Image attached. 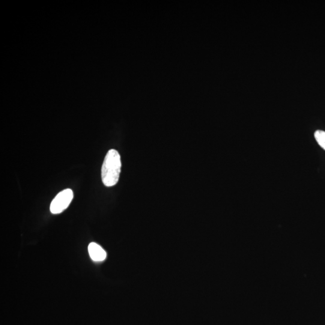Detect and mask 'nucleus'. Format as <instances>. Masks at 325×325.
Segmentation results:
<instances>
[{
  "instance_id": "f257e3e1",
  "label": "nucleus",
  "mask_w": 325,
  "mask_h": 325,
  "mask_svg": "<svg viewBox=\"0 0 325 325\" xmlns=\"http://www.w3.org/2000/svg\"><path fill=\"white\" fill-rule=\"evenodd\" d=\"M121 169V156L115 150L107 153L101 168V178L106 187H112L118 183Z\"/></svg>"
},
{
  "instance_id": "f03ea898",
  "label": "nucleus",
  "mask_w": 325,
  "mask_h": 325,
  "mask_svg": "<svg viewBox=\"0 0 325 325\" xmlns=\"http://www.w3.org/2000/svg\"><path fill=\"white\" fill-rule=\"evenodd\" d=\"M74 198L72 190L65 189L57 195L50 205V211L53 214L61 213L69 207Z\"/></svg>"
},
{
  "instance_id": "7ed1b4c3",
  "label": "nucleus",
  "mask_w": 325,
  "mask_h": 325,
  "mask_svg": "<svg viewBox=\"0 0 325 325\" xmlns=\"http://www.w3.org/2000/svg\"><path fill=\"white\" fill-rule=\"evenodd\" d=\"M88 251L91 258L94 261H103L106 258V252L102 247L96 243L92 242L89 244Z\"/></svg>"
},
{
  "instance_id": "20e7f679",
  "label": "nucleus",
  "mask_w": 325,
  "mask_h": 325,
  "mask_svg": "<svg viewBox=\"0 0 325 325\" xmlns=\"http://www.w3.org/2000/svg\"><path fill=\"white\" fill-rule=\"evenodd\" d=\"M314 137L318 144L325 150V132L317 130L314 133Z\"/></svg>"
}]
</instances>
